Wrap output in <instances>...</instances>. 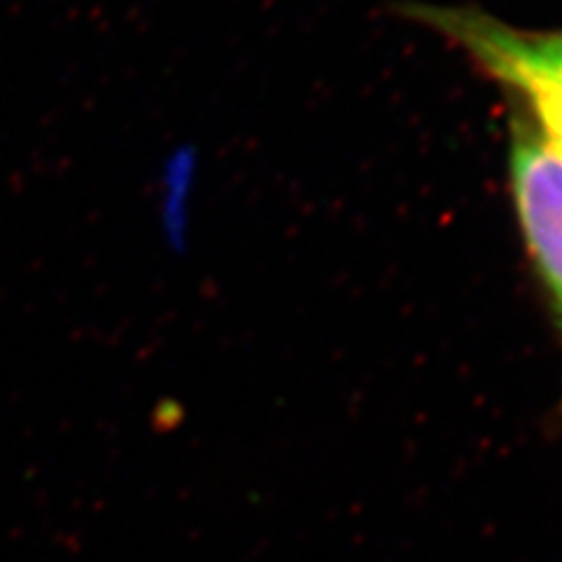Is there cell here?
Listing matches in <instances>:
<instances>
[{
    "label": "cell",
    "instance_id": "1",
    "mask_svg": "<svg viewBox=\"0 0 562 562\" xmlns=\"http://www.w3.org/2000/svg\"><path fill=\"white\" fill-rule=\"evenodd\" d=\"M403 14L441 35L481 74L516 94L525 120L562 153V31L518 29L471 5L411 3Z\"/></svg>",
    "mask_w": 562,
    "mask_h": 562
},
{
    "label": "cell",
    "instance_id": "2",
    "mask_svg": "<svg viewBox=\"0 0 562 562\" xmlns=\"http://www.w3.org/2000/svg\"><path fill=\"white\" fill-rule=\"evenodd\" d=\"M508 186L527 254L562 328V153L527 120L512 127Z\"/></svg>",
    "mask_w": 562,
    "mask_h": 562
}]
</instances>
